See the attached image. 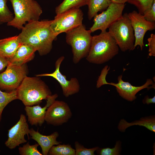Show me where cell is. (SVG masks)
Here are the masks:
<instances>
[{"mask_svg":"<svg viewBox=\"0 0 155 155\" xmlns=\"http://www.w3.org/2000/svg\"><path fill=\"white\" fill-rule=\"evenodd\" d=\"M52 21L38 20L26 23L18 35L19 42L32 46L41 56L48 54L57 36L51 28Z\"/></svg>","mask_w":155,"mask_h":155,"instance_id":"obj_1","label":"cell"},{"mask_svg":"<svg viewBox=\"0 0 155 155\" xmlns=\"http://www.w3.org/2000/svg\"><path fill=\"white\" fill-rule=\"evenodd\" d=\"M119 48L108 32H101L99 35L92 36L89 51L86 59L90 63L102 64L117 55Z\"/></svg>","mask_w":155,"mask_h":155,"instance_id":"obj_2","label":"cell"},{"mask_svg":"<svg viewBox=\"0 0 155 155\" xmlns=\"http://www.w3.org/2000/svg\"><path fill=\"white\" fill-rule=\"evenodd\" d=\"M17 99L25 106L39 104L52 95L47 86L38 77L26 76L17 89Z\"/></svg>","mask_w":155,"mask_h":155,"instance_id":"obj_3","label":"cell"},{"mask_svg":"<svg viewBox=\"0 0 155 155\" xmlns=\"http://www.w3.org/2000/svg\"><path fill=\"white\" fill-rule=\"evenodd\" d=\"M11 3L14 12L13 19L7 23L22 30L25 25L31 22L38 21L42 13L40 5L34 0H7Z\"/></svg>","mask_w":155,"mask_h":155,"instance_id":"obj_4","label":"cell"},{"mask_svg":"<svg viewBox=\"0 0 155 155\" xmlns=\"http://www.w3.org/2000/svg\"><path fill=\"white\" fill-rule=\"evenodd\" d=\"M91 33L90 30H86L83 24L66 33V41L71 47L73 61L75 64L87 56L92 38Z\"/></svg>","mask_w":155,"mask_h":155,"instance_id":"obj_5","label":"cell"},{"mask_svg":"<svg viewBox=\"0 0 155 155\" xmlns=\"http://www.w3.org/2000/svg\"><path fill=\"white\" fill-rule=\"evenodd\" d=\"M108 32L113 37L121 51L133 50L135 38L128 13H125L108 28Z\"/></svg>","mask_w":155,"mask_h":155,"instance_id":"obj_6","label":"cell"},{"mask_svg":"<svg viewBox=\"0 0 155 155\" xmlns=\"http://www.w3.org/2000/svg\"><path fill=\"white\" fill-rule=\"evenodd\" d=\"M83 13L80 9L69 10L61 14L56 15L52 20L51 27L57 36L82 24Z\"/></svg>","mask_w":155,"mask_h":155,"instance_id":"obj_7","label":"cell"},{"mask_svg":"<svg viewBox=\"0 0 155 155\" xmlns=\"http://www.w3.org/2000/svg\"><path fill=\"white\" fill-rule=\"evenodd\" d=\"M106 76L105 74H101L97 82V87L99 88L104 84H109L115 86L119 96L129 101H132L135 100L136 98V95L139 91L144 88H149V85L154 84L152 80L148 79L143 85L134 86L128 82L124 81L122 79V75L118 77L117 83H109L106 80Z\"/></svg>","mask_w":155,"mask_h":155,"instance_id":"obj_8","label":"cell"},{"mask_svg":"<svg viewBox=\"0 0 155 155\" xmlns=\"http://www.w3.org/2000/svg\"><path fill=\"white\" fill-rule=\"evenodd\" d=\"M5 70L0 73V89L10 91L16 90L27 76L26 64L20 65L8 64Z\"/></svg>","mask_w":155,"mask_h":155,"instance_id":"obj_9","label":"cell"},{"mask_svg":"<svg viewBox=\"0 0 155 155\" xmlns=\"http://www.w3.org/2000/svg\"><path fill=\"white\" fill-rule=\"evenodd\" d=\"M125 4L111 2L107 8L100 14H96L94 17V23L90 28L92 32L98 30L101 32L106 29L122 16Z\"/></svg>","mask_w":155,"mask_h":155,"instance_id":"obj_10","label":"cell"},{"mask_svg":"<svg viewBox=\"0 0 155 155\" xmlns=\"http://www.w3.org/2000/svg\"><path fill=\"white\" fill-rule=\"evenodd\" d=\"M72 116L71 110L66 102L55 100L47 108L44 120L48 124L59 126L68 122Z\"/></svg>","mask_w":155,"mask_h":155,"instance_id":"obj_11","label":"cell"},{"mask_svg":"<svg viewBox=\"0 0 155 155\" xmlns=\"http://www.w3.org/2000/svg\"><path fill=\"white\" fill-rule=\"evenodd\" d=\"M131 25L133 28L135 38L134 47L140 46L142 50L144 46V38L148 31H151L155 29V22L146 20L143 15L135 11L128 13Z\"/></svg>","mask_w":155,"mask_h":155,"instance_id":"obj_12","label":"cell"},{"mask_svg":"<svg viewBox=\"0 0 155 155\" xmlns=\"http://www.w3.org/2000/svg\"><path fill=\"white\" fill-rule=\"evenodd\" d=\"M64 58V56H62L57 60L55 63V69L53 72L38 74L36 76H50L55 78L60 84L63 95L67 97L78 92L80 87L78 81L76 78H72L70 80H68L66 79V76L60 71V65Z\"/></svg>","mask_w":155,"mask_h":155,"instance_id":"obj_13","label":"cell"},{"mask_svg":"<svg viewBox=\"0 0 155 155\" xmlns=\"http://www.w3.org/2000/svg\"><path fill=\"white\" fill-rule=\"evenodd\" d=\"M29 126L25 116L21 114L17 123L8 130V138L5 142V146L11 150L13 149L20 144L27 142L25 136L29 137Z\"/></svg>","mask_w":155,"mask_h":155,"instance_id":"obj_14","label":"cell"},{"mask_svg":"<svg viewBox=\"0 0 155 155\" xmlns=\"http://www.w3.org/2000/svg\"><path fill=\"white\" fill-rule=\"evenodd\" d=\"M58 96L56 94L49 96L46 99V104L43 107L39 104L25 106L24 110L28 117V121L31 125H42L45 121V116L47 108Z\"/></svg>","mask_w":155,"mask_h":155,"instance_id":"obj_15","label":"cell"},{"mask_svg":"<svg viewBox=\"0 0 155 155\" xmlns=\"http://www.w3.org/2000/svg\"><path fill=\"white\" fill-rule=\"evenodd\" d=\"M29 135L30 138L35 140L40 146L43 155H48L49 150L53 146L62 143L57 140L59 136L57 131H55L49 135H46L41 134L38 130L36 131L32 128L30 129Z\"/></svg>","mask_w":155,"mask_h":155,"instance_id":"obj_16","label":"cell"},{"mask_svg":"<svg viewBox=\"0 0 155 155\" xmlns=\"http://www.w3.org/2000/svg\"><path fill=\"white\" fill-rule=\"evenodd\" d=\"M36 51L30 45L22 44L14 56L8 60V64L17 65L25 64L34 59Z\"/></svg>","mask_w":155,"mask_h":155,"instance_id":"obj_17","label":"cell"},{"mask_svg":"<svg viewBox=\"0 0 155 155\" xmlns=\"http://www.w3.org/2000/svg\"><path fill=\"white\" fill-rule=\"evenodd\" d=\"M21 44L18 35L0 39V55L8 60L14 56Z\"/></svg>","mask_w":155,"mask_h":155,"instance_id":"obj_18","label":"cell"},{"mask_svg":"<svg viewBox=\"0 0 155 155\" xmlns=\"http://www.w3.org/2000/svg\"><path fill=\"white\" fill-rule=\"evenodd\" d=\"M134 125L144 127L149 130L155 133V115L142 117L139 120L131 123L127 122L124 119H121L119 123L118 128L120 131L124 132L127 128Z\"/></svg>","mask_w":155,"mask_h":155,"instance_id":"obj_19","label":"cell"},{"mask_svg":"<svg viewBox=\"0 0 155 155\" xmlns=\"http://www.w3.org/2000/svg\"><path fill=\"white\" fill-rule=\"evenodd\" d=\"M111 2V0H89L87 4L88 19L91 20L98 12L104 11Z\"/></svg>","mask_w":155,"mask_h":155,"instance_id":"obj_20","label":"cell"},{"mask_svg":"<svg viewBox=\"0 0 155 155\" xmlns=\"http://www.w3.org/2000/svg\"><path fill=\"white\" fill-rule=\"evenodd\" d=\"M89 0H64L55 8L56 15L73 9H78L87 5Z\"/></svg>","mask_w":155,"mask_h":155,"instance_id":"obj_21","label":"cell"},{"mask_svg":"<svg viewBox=\"0 0 155 155\" xmlns=\"http://www.w3.org/2000/svg\"><path fill=\"white\" fill-rule=\"evenodd\" d=\"M17 99L16 89L6 92H2L0 89V122L4 108L10 102Z\"/></svg>","mask_w":155,"mask_h":155,"instance_id":"obj_22","label":"cell"},{"mask_svg":"<svg viewBox=\"0 0 155 155\" xmlns=\"http://www.w3.org/2000/svg\"><path fill=\"white\" fill-rule=\"evenodd\" d=\"M49 155H75V150L71 145L61 144L53 146L49 150L48 154Z\"/></svg>","mask_w":155,"mask_h":155,"instance_id":"obj_23","label":"cell"},{"mask_svg":"<svg viewBox=\"0 0 155 155\" xmlns=\"http://www.w3.org/2000/svg\"><path fill=\"white\" fill-rule=\"evenodd\" d=\"M7 0H0V24L8 23L14 18L13 13L10 11L7 4Z\"/></svg>","mask_w":155,"mask_h":155,"instance_id":"obj_24","label":"cell"},{"mask_svg":"<svg viewBox=\"0 0 155 155\" xmlns=\"http://www.w3.org/2000/svg\"><path fill=\"white\" fill-rule=\"evenodd\" d=\"M39 146L38 143L30 145L28 142L22 147L18 148L19 154L21 155H42L38 149Z\"/></svg>","mask_w":155,"mask_h":155,"instance_id":"obj_25","label":"cell"},{"mask_svg":"<svg viewBox=\"0 0 155 155\" xmlns=\"http://www.w3.org/2000/svg\"><path fill=\"white\" fill-rule=\"evenodd\" d=\"M154 0H127V2L136 6L142 14L152 6Z\"/></svg>","mask_w":155,"mask_h":155,"instance_id":"obj_26","label":"cell"},{"mask_svg":"<svg viewBox=\"0 0 155 155\" xmlns=\"http://www.w3.org/2000/svg\"><path fill=\"white\" fill-rule=\"evenodd\" d=\"M121 142L119 141L116 142L115 147L113 148H99L96 151L98 154L100 155H119L121 150Z\"/></svg>","mask_w":155,"mask_h":155,"instance_id":"obj_27","label":"cell"},{"mask_svg":"<svg viewBox=\"0 0 155 155\" xmlns=\"http://www.w3.org/2000/svg\"><path fill=\"white\" fill-rule=\"evenodd\" d=\"M75 155H94V152L99 148L96 147L87 148L77 141L75 142Z\"/></svg>","mask_w":155,"mask_h":155,"instance_id":"obj_28","label":"cell"},{"mask_svg":"<svg viewBox=\"0 0 155 155\" xmlns=\"http://www.w3.org/2000/svg\"><path fill=\"white\" fill-rule=\"evenodd\" d=\"M143 15L147 20L152 22L155 21V0L151 7L146 11Z\"/></svg>","mask_w":155,"mask_h":155,"instance_id":"obj_29","label":"cell"},{"mask_svg":"<svg viewBox=\"0 0 155 155\" xmlns=\"http://www.w3.org/2000/svg\"><path fill=\"white\" fill-rule=\"evenodd\" d=\"M149 46L148 55L150 56H155V34L152 33L148 39Z\"/></svg>","mask_w":155,"mask_h":155,"instance_id":"obj_30","label":"cell"},{"mask_svg":"<svg viewBox=\"0 0 155 155\" xmlns=\"http://www.w3.org/2000/svg\"><path fill=\"white\" fill-rule=\"evenodd\" d=\"M8 63V59L0 55V72L7 66Z\"/></svg>","mask_w":155,"mask_h":155,"instance_id":"obj_31","label":"cell"},{"mask_svg":"<svg viewBox=\"0 0 155 155\" xmlns=\"http://www.w3.org/2000/svg\"><path fill=\"white\" fill-rule=\"evenodd\" d=\"M144 104H148L151 103H155V96L153 98H149L148 96H146L143 101Z\"/></svg>","mask_w":155,"mask_h":155,"instance_id":"obj_32","label":"cell"},{"mask_svg":"<svg viewBox=\"0 0 155 155\" xmlns=\"http://www.w3.org/2000/svg\"><path fill=\"white\" fill-rule=\"evenodd\" d=\"M112 2L119 3L125 4L127 2V0H111Z\"/></svg>","mask_w":155,"mask_h":155,"instance_id":"obj_33","label":"cell"}]
</instances>
